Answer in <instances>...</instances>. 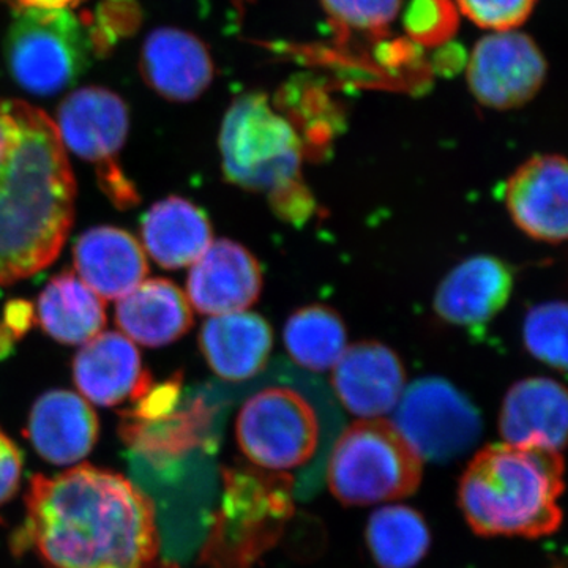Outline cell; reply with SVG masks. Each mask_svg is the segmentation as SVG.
I'll list each match as a JSON object with an SVG mask.
<instances>
[{"mask_svg":"<svg viewBox=\"0 0 568 568\" xmlns=\"http://www.w3.org/2000/svg\"><path fill=\"white\" fill-rule=\"evenodd\" d=\"M17 9L71 10L84 0H11Z\"/></svg>","mask_w":568,"mask_h":568,"instance_id":"obj_37","label":"cell"},{"mask_svg":"<svg viewBox=\"0 0 568 568\" xmlns=\"http://www.w3.org/2000/svg\"><path fill=\"white\" fill-rule=\"evenodd\" d=\"M200 346L216 376L237 383L263 372L274 334L271 324L256 313H230L205 321Z\"/></svg>","mask_w":568,"mask_h":568,"instance_id":"obj_22","label":"cell"},{"mask_svg":"<svg viewBox=\"0 0 568 568\" xmlns=\"http://www.w3.org/2000/svg\"><path fill=\"white\" fill-rule=\"evenodd\" d=\"M93 54L106 55L118 41L134 36L141 24V9L136 0H102L95 17L84 22Z\"/></svg>","mask_w":568,"mask_h":568,"instance_id":"obj_30","label":"cell"},{"mask_svg":"<svg viewBox=\"0 0 568 568\" xmlns=\"http://www.w3.org/2000/svg\"><path fill=\"white\" fill-rule=\"evenodd\" d=\"M332 373V386L354 416L381 418L395 409L405 390V368L390 347L375 342L346 347Z\"/></svg>","mask_w":568,"mask_h":568,"instance_id":"obj_14","label":"cell"},{"mask_svg":"<svg viewBox=\"0 0 568 568\" xmlns=\"http://www.w3.org/2000/svg\"><path fill=\"white\" fill-rule=\"evenodd\" d=\"M183 396L182 375L178 373L159 386H152L133 399L132 409L122 410L123 416L136 420H155L168 416L179 406Z\"/></svg>","mask_w":568,"mask_h":568,"instance_id":"obj_33","label":"cell"},{"mask_svg":"<svg viewBox=\"0 0 568 568\" xmlns=\"http://www.w3.org/2000/svg\"><path fill=\"white\" fill-rule=\"evenodd\" d=\"M140 70L149 88L163 99L179 103L200 99L215 77L204 41L174 28L149 33L142 44Z\"/></svg>","mask_w":568,"mask_h":568,"instance_id":"obj_15","label":"cell"},{"mask_svg":"<svg viewBox=\"0 0 568 568\" xmlns=\"http://www.w3.org/2000/svg\"><path fill=\"white\" fill-rule=\"evenodd\" d=\"M36 321L33 306L26 301H11L3 312V324L13 332L18 339L31 331Z\"/></svg>","mask_w":568,"mask_h":568,"instance_id":"obj_36","label":"cell"},{"mask_svg":"<svg viewBox=\"0 0 568 568\" xmlns=\"http://www.w3.org/2000/svg\"><path fill=\"white\" fill-rule=\"evenodd\" d=\"M403 11L407 36L426 47L446 44L458 29L454 0H410Z\"/></svg>","mask_w":568,"mask_h":568,"instance_id":"obj_29","label":"cell"},{"mask_svg":"<svg viewBox=\"0 0 568 568\" xmlns=\"http://www.w3.org/2000/svg\"><path fill=\"white\" fill-rule=\"evenodd\" d=\"M17 342L18 338L13 332L6 324L0 323V361H3V358L9 357L13 353L14 343Z\"/></svg>","mask_w":568,"mask_h":568,"instance_id":"obj_38","label":"cell"},{"mask_svg":"<svg viewBox=\"0 0 568 568\" xmlns=\"http://www.w3.org/2000/svg\"><path fill=\"white\" fill-rule=\"evenodd\" d=\"M235 437L252 465L290 476L315 465L324 448V418L304 392L267 387L242 406Z\"/></svg>","mask_w":568,"mask_h":568,"instance_id":"obj_7","label":"cell"},{"mask_svg":"<svg viewBox=\"0 0 568 568\" xmlns=\"http://www.w3.org/2000/svg\"><path fill=\"white\" fill-rule=\"evenodd\" d=\"M562 493L559 452L504 443L485 447L469 463L458 504L477 536L538 538L562 525Z\"/></svg>","mask_w":568,"mask_h":568,"instance_id":"obj_3","label":"cell"},{"mask_svg":"<svg viewBox=\"0 0 568 568\" xmlns=\"http://www.w3.org/2000/svg\"><path fill=\"white\" fill-rule=\"evenodd\" d=\"M567 305L548 302L534 306L523 325V338L530 354L552 368H567Z\"/></svg>","mask_w":568,"mask_h":568,"instance_id":"obj_28","label":"cell"},{"mask_svg":"<svg viewBox=\"0 0 568 568\" xmlns=\"http://www.w3.org/2000/svg\"><path fill=\"white\" fill-rule=\"evenodd\" d=\"M153 504L133 481L92 465L33 476L13 549L44 568H148L159 555Z\"/></svg>","mask_w":568,"mask_h":568,"instance_id":"obj_1","label":"cell"},{"mask_svg":"<svg viewBox=\"0 0 568 568\" xmlns=\"http://www.w3.org/2000/svg\"><path fill=\"white\" fill-rule=\"evenodd\" d=\"M321 6L342 29L381 32L399 17L405 0H321Z\"/></svg>","mask_w":568,"mask_h":568,"instance_id":"obj_31","label":"cell"},{"mask_svg":"<svg viewBox=\"0 0 568 568\" xmlns=\"http://www.w3.org/2000/svg\"><path fill=\"white\" fill-rule=\"evenodd\" d=\"M3 51L17 84L40 97L73 85L93 55L88 28L71 10L17 9Z\"/></svg>","mask_w":568,"mask_h":568,"instance_id":"obj_8","label":"cell"},{"mask_svg":"<svg viewBox=\"0 0 568 568\" xmlns=\"http://www.w3.org/2000/svg\"><path fill=\"white\" fill-rule=\"evenodd\" d=\"M424 465L392 422H355L332 447L327 481L345 506H373L413 496L420 487Z\"/></svg>","mask_w":568,"mask_h":568,"instance_id":"obj_4","label":"cell"},{"mask_svg":"<svg viewBox=\"0 0 568 568\" xmlns=\"http://www.w3.org/2000/svg\"><path fill=\"white\" fill-rule=\"evenodd\" d=\"M548 74L544 52L528 33L489 32L467 59L466 78L478 103L514 110L530 102Z\"/></svg>","mask_w":568,"mask_h":568,"instance_id":"obj_10","label":"cell"},{"mask_svg":"<svg viewBox=\"0 0 568 568\" xmlns=\"http://www.w3.org/2000/svg\"><path fill=\"white\" fill-rule=\"evenodd\" d=\"M78 276L100 297L114 301L132 293L148 276L142 246L132 234L114 226L85 231L73 246Z\"/></svg>","mask_w":568,"mask_h":568,"instance_id":"obj_19","label":"cell"},{"mask_svg":"<svg viewBox=\"0 0 568 568\" xmlns=\"http://www.w3.org/2000/svg\"><path fill=\"white\" fill-rule=\"evenodd\" d=\"M122 416L123 443L155 465L186 457L196 448L213 447L215 407L204 396L183 398L173 413L155 420Z\"/></svg>","mask_w":568,"mask_h":568,"instance_id":"obj_20","label":"cell"},{"mask_svg":"<svg viewBox=\"0 0 568 568\" xmlns=\"http://www.w3.org/2000/svg\"><path fill=\"white\" fill-rule=\"evenodd\" d=\"M506 203L519 230L537 241L560 244L568 230L567 162L560 155H537L508 179Z\"/></svg>","mask_w":568,"mask_h":568,"instance_id":"obj_11","label":"cell"},{"mask_svg":"<svg viewBox=\"0 0 568 568\" xmlns=\"http://www.w3.org/2000/svg\"><path fill=\"white\" fill-rule=\"evenodd\" d=\"M73 379L84 399L103 407L138 398L152 386L140 351L118 332H104L84 343L73 361Z\"/></svg>","mask_w":568,"mask_h":568,"instance_id":"obj_16","label":"cell"},{"mask_svg":"<svg viewBox=\"0 0 568 568\" xmlns=\"http://www.w3.org/2000/svg\"><path fill=\"white\" fill-rule=\"evenodd\" d=\"M511 290L514 275L503 261L474 256L457 265L440 282L435 310L450 324H485L507 305Z\"/></svg>","mask_w":568,"mask_h":568,"instance_id":"obj_21","label":"cell"},{"mask_svg":"<svg viewBox=\"0 0 568 568\" xmlns=\"http://www.w3.org/2000/svg\"><path fill=\"white\" fill-rule=\"evenodd\" d=\"M55 126L62 144L82 160L95 166L118 162L129 136V108L108 89H80L59 106Z\"/></svg>","mask_w":568,"mask_h":568,"instance_id":"obj_13","label":"cell"},{"mask_svg":"<svg viewBox=\"0 0 568 568\" xmlns=\"http://www.w3.org/2000/svg\"><path fill=\"white\" fill-rule=\"evenodd\" d=\"M220 152L227 181L272 194L297 182L301 136L263 93H245L231 104L220 130Z\"/></svg>","mask_w":568,"mask_h":568,"instance_id":"obj_6","label":"cell"},{"mask_svg":"<svg viewBox=\"0 0 568 568\" xmlns=\"http://www.w3.org/2000/svg\"><path fill=\"white\" fill-rule=\"evenodd\" d=\"M366 545L379 568H414L432 547V534L414 508L387 506L369 518Z\"/></svg>","mask_w":568,"mask_h":568,"instance_id":"obj_26","label":"cell"},{"mask_svg":"<svg viewBox=\"0 0 568 568\" xmlns=\"http://www.w3.org/2000/svg\"><path fill=\"white\" fill-rule=\"evenodd\" d=\"M22 466L21 448L0 428V507L6 506L20 489Z\"/></svg>","mask_w":568,"mask_h":568,"instance_id":"obj_34","label":"cell"},{"mask_svg":"<svg viewBox=\"0 0 568 568\" xmlns=\"http://www.w3.org/2000/svg\"><path fill=\"white\" fill-rule=\"evenodd\" d=\"M459 13L489 32L514 31L525 24L537 0H454Z\"/></svg>","mask_w":568,"mask_h":568,"instance_id":"obj_32","label":"cell"},{"mask_svg":"<svg viewBox=\"0 0 568 568\" xmlns=\"http://www.w3.org/2000/svg\"><path fill=\"white\" fill-rule=\"evenodd\" d=\"M95 410L70 390L44 392L33 403L26 436L44 462L71 466L88 457L99 440Z\"/></svg>","mask_w":568,"mask_h":568,"instance_id":"obj_17","label":"cell"},{"mask_svg":"<svg viewBox=\"0 0 568 568\" xmlns=\"http://www.w3.org/2000/svg\"><path fill=\"white\" fill-rule=\"evenodd\" d=\"M566 388L549 377H529L508 390L499 416L506 444L560 452L566 446Z\"/></svg>","mask_w":568,"mask_h":568,"instance_id":"obj_18","label":"cell"},{"mask_svg":"<svg viewBox=\"0 0 568 568\" xmlns=\"http://www.w3.org/2000/svg\"><path fill=\"white\" fill-rule=\"evenodd\" d=\"M37 323L62 345H84L102 332L106 310L80 276L65 271L52 276L37 302Z\"/></svg>","mask_w":568,"mask_h":568,"instance_id":"obj_25","label":"cell"},{"mask_svg":"<svg viewBox=\"0 0 568 568\" xmlns=\"http://www.w3.org/2000/svg\"><path fill=\"white\" fill-rule=\"evenodd\" d=\"M263 290L260 263L245 246L222 239L212 242L193 264L186 294L201 315L246 312Z\"/></svg>","mask_w":568,"mask_h":568,"instance_id":"obj_12","label":"cell"},{"mask_svg":"<svg viewBox=\"0 0 568 568\" xmlns=\"http://www.w3.org/2000/svg\"><path fill=\"white\" fill-rule=\"evenodd\" d=\"M293 480L268 470H224L223 503L203 551L205 566L252 568L293 515Z\"/></svg>","mask_w":568,"mask_h":568,"instance_id":"obj_5","label":"cell"},{"mask_svg":"<svg viewBox=\"0 0 568 568\" xmlns=\"http://www.w3.org/2000/svg\"><path fill=\"white\" fill-rule=\"evenodd\" d=\"M77 183L47 112L0 100V284L43 271L74 219Z\"/></svg>","mask_w":568,"mask_h":568,"instance_id":"obj_2","label":"cell"},{"mask_svg":"<svg viewBox=\"0 0 568 568\" xmlns=\"http://www.w3.org/2000/svg\"><path fill=\"white\" fill-rule=\"evenodd\" d=\"M555 568H564V567H555Z\"/></svg>","mask_w":568,"mask_h":568,"instance_id":"obj_40","label":"cell"},{"mask_svg":"<svg viewBox=\"0 0 568 568\" xmlns=\"http://www.w3.org/2000/svg\"><path fill=\"white\" fill-rule=\"evenodd\" d=\"M97 181L115 207L132 209L140 203L141 197L136 186L126 178L118 162L97 166Z\"/></svg>","mask_w":568,"mask_h":568,"instance_id":"obj_35","label":"cell"},{"mask_svg":"<svg viewBox=\"0 0 568 568\" xmlns=\"http://www.w3.org/2000/svg\"><path fill=\"white\" fill-rule=\"evenodd\" d=\"M141 237L156 264L168 271L193 265L213 241L203 209L181 196L153 204L141 220Z\"/></svg>","mask_w":568,"mask_h":568,"instance_id":"obj_24","label":"cell"},{"mask_svg":"<svg viewBox=\"0 0 568 568\" xmlns=\"http://www.w3.org/2000/svg\"><path fill=\"white\" fill-rule=\"evenodd\" d=\"M148 568H179V567L174 566V564L162 562V564H156V566H149Z\"/></svg>","mask_w":568,"mask_h":568,"instance_id":"obj_39","label":"cell"},{"mask_svg":"<svg viewBox=\"0 0 568 568\" xmlns=\"http://www.w3.org/2000/svg\"><path fill=\"white\" fill-rule=\"evenodd\" d=\"M392 425L422 462L432 463L463 457L484 433L477 407L443 377H424L405 388Z\"/></svg>","mask_w":568,"mask_h":568,"instance_id":"obj_9","label":"cell"},{"mask_svg":"<svg viewBox=\"0 0 568 568\" xmlns=\"http://www.w3.org/2000/svg\"><path fill=\"white\" fill-rule=\"evenodd\" d=\"M115 321L126 338L148 347L171 345L193 325V312L181 287L170 280H144L119 298Z\"/></svg>","mask_w":568,"mask_h":568,"instance_id":"obj_23","label":"cell"},{"mask_svg":"<svg viewBox=\"0 0 568 568\" xmlns=\"http://www.w3.org/2000/svg\"><path fill=\"white\" fill-rule=\"evenodd\" d=\"M283 339L295 364L313 372L334 368L347 347L345 324L323 305L295 312L284 325Z\"/></svg>","mask_w":568,"mask_h":568,"instance_id":"obj_27","label":"cell"}]
</instances>
